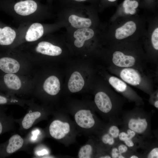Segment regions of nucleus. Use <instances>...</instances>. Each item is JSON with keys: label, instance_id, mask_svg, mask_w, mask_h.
<instances>
[{"label": "nucleus", "instance_id": "obj_1", "mask_svg": "<svg viewBox=\"0 0 158 158\" xmlns=\"http://www.w3.org/2000/svg\"><path fill=\"white\" fill-rule=\"evenodd\" d=\"M53 117L44 129L46 137L68 146L74 143L79 132L66 112L54 111Z\"/></svg>", "mask_w": 158, "mask_h": 158}, {"label": "nucleus", "instance_id": "obj_2", "mask_svg": "<svg viewBox=\"0 0 158 158\" xmlns=\"http://www.w3.org/2000/svg\"><path fill=\"white\" fill-rule=\"evenodd\" d=\"M0 4V11L11 17L20 24L39 22L42 16L38 0H7Z\"/></svg>", "mask_w": 158, "mask_h": 158}, {"label": "nucleus", "instance_id": "obj_3", "mask_svg": "<svg viewBox=\"0 0 158 158\" xmlns=\"http://www.w3.org/2000/svg\"><path fill=\"white\" fill-rule=\"evenodd\" d=\"M66 112L72 116L73 121L79 133L89 137L95 134L104 126L92 109L78 107L69 109Z\"/></svg>", "mask_w": 158, "mask_h": 158}, {"label": "nucleus", "instance_id": "obj_4", "mask_svg": "<svg viewBox=\"0 0 158 158\" xmlns=\"http://www.w3.org/2000/svg\"><path fill=\"white\" fill-rule=\"evenodd\" d=\"M27 105L29 107L25 115L20 118L15 119V122L19 126V131L21 133H26L40 121L47 120L54 111L50 107L37 105L32 101Z\"/></svg>", "mask_w": 158, "mask_h": 158}, {"label": "nucleus", "instance_id": "obj_5", "mask_svg": "<svg viewBox=\"0 0 158 158\" xmlns=\"http://www.w3.org/2000/svg\"><path fill=\"white\" fill-rule=\"evenodd\" d=\"M24 57L13 50L0 53V70L5 73L17 74L21 69V60Z\"/></svg>", "mask_w": 158, "mask_h": 158}, {"label": "nucleus", "instance_id": "obj_6", "mask_svg": "<svg viewBox=\"0 0 158 158\" xmlns=\"http://www.w3.org/2000/svg\"><path fill=\"white\" fill-rule=\"evenodd\" d=\"M3 81L8 94H32V89L25 87V81L18 74L5 73Z\"/></svg>", "mask_w": 158, "mask_h": 158}, {"label": "nucleus", "instance_id": "obj_7", "mask_svg": "<svg viewBox=\"0 0 158 158\" xmlns=\"http://www.w3.org/2000/svg\"><path fill=\"white\" fill-rule=\"evenodd\" d=\"M18 28L0 20V51L3 52L12 50L17 38Z\"/></svg>", "mask_w": 158, "mask_h": 158}, {"label": "nucleus", "instance_id": "obj_8", "mask_svg": "<svg viewBox=\"0 0 158 158\" xmlns=\"http://www.w3.org/2000/svg\"><path fill=\"white\" fill-rule=\"evenodd\" d=\"M25 148L24 138L15 133L5 142L0 144V158L8 157L20 151H25Z\"/></svg>", "mask_w": 158, "mask_h": 158}, {"label": "nucleus", "instance_id": "obj_9", "mask_svg": "<svg viewBox=\"0 0 158 158\" xmlns=\"http://www.w3.org/2000/svg\"><path fill=\"white\" fill-rule=\"evenodd\" d=\"M94 101L98 112L104 117H109L112 113L113 105L109 96L105 92H99L95 95Z\"/></svg>", "mask_w": 158, "mask_h": 158}, {"label": "nucleus", "instance_id": "obj_10", "mask_svg": "<svg viewBox=\"0 0 158 158\" xmlns=\"http://www.w3.org/2000/svg\"><path fill=\"white\" fill-rule=\"evenodd\" d=\"M45 137L44 129L35 127L30 129L24 138L25 143V151L29 153H31L32 148L41 143Z\"/></svg>", "mask_w": 158, "mask_h": 158}, {"label": "nucleus", "instance_id": "obj_11", "mask_svg": "<svg viewBox=\"0 0 158 158\" xmlns=\"http://www.w3.org/2000/svg\"><path fill=\"white\" fill-rule=\"evenodd\" d=\"M127 125L129 129L136 133L142 134L147 130L149 122L147 117L142 115H135L129 117L127 121Z\"/></svg>", "mask_w": 158, "mask_h": 158}, {"label": "nucleus", "instance_id": "obj_12", "mask_svg": "<svg viewBox=\"0 0 158 158\" xmlns=\"http://www.w3.org/2000/svg\"><path fill=\"white\" fill-rule=\"evenodd\" d=\"M6 109L4 106H0V135L15 129V119L7 114Z\"/></svg>", "mask_w": 158, "mask_h": 158}, {"label": "nucleus", "instance_id": "obj_13", "mask_svg": "<svg viewBox=\"0 0 158 158\" xmlns=\"http://www.w3.org/2000/svg\"><path fill=\"white\" fill-rule=\"evenodd\" d=\"M86 143L80 148L78 154L79 158H90L96 157L98 147L95 139L92 136Z\"/></svg>", "mask_w": 158, "mask_h": 158}, {"label": "nucleus", "instance_id": "obj_14", "mask_svg": "<svg viewBox=\"0 0 158 158\" xmlns=\"http://www.w3.org/2000/svg\"><path fill=\"white\" fill-rule=\"evenodd\" d=\"M44 92L47 95L54 97L56 95L60 90L59 80L56 76L51 75L44 81L43 85Z\"/></svg>", "mask_w": 158, "mask_h": 158}, {"label": "nucleus", "instance_id": "obj_15", "mask_svg": "<svg viewBox=\"0 0 158 158\" xmlns=\"http://www.w3.org/2000/svg\"><path fill=\"white\" fill-rule=\"evenodd\" d=\"M112 61L116 66L121 67L132 66L135 62V59L134 57L126 55L119 51H116L113 53Z\"/></svg>", "mask_w": 158, "mask_h": 158}, {"label": "nucleus", "instance_id": "obj_16", "mask_svg": "<svg viewBox=\"0 0 158 158\" xmlns=\"http://www.w3.org/2000/svg\"><path fill=\"white\" fill-rule=\"evenodd\" d=\"M137 28L136 23L133 21H129L115 30V37L117 40L126 38L133 34Z\"/></svg>", "mask_w": 158, "mask_h": 158}, {"label": "nucleus", "instance_id": "obj_17", "mask_svg": "<svg viewBox=\"0 0 158 158\" xmlns=\"http://www.w3.org/2000/svg\"><path fill=\"white\" fill-rule=\"evenodd\" d=\"M94 35V31L89 28L79 29L75 31L73 34L76 39L74 44L77 47L80 48L83 46L85 41L92 38Z\"/></svg>", "mask_w": 158, "mask_h": 158}, {"label": "nucleus", "instance_id": "obj_18", "mask_svg": "<svg viewBox=\"0 0 158 158\" xmlns=\"http://www.w3.org/2000/svg\"><path fill=\"white\" fill-rule=\"evenodd\" d=\"M121 78L125 81L132 85H139L141 78L140 74L135 70L132 68H125L120 73Z\"/></svg>", "mask_w": 158, "mask_h": 158}, {"label": "nucleus", "instance_id": "obj_19", "mask_svg": "<svg viewBox=\"0 0 158 158\" xmlns=\"http://www.w3.org/2000/svg\"><path fill=\"white\" fill-rule=\"evenodd\" d=\"M84 85V81L81 74L78 72H74L71 75L68 83V87L71 92L80 91Z\"/></svg>", "mask_w": 158, "mask_h": 158}, {"label": "nucleus", "instance_id": "obj_20", "mask_svg": "<svg viewBox=\"0 0 158 158\" xmlns=\"http://www.w3.org/2000/svg\"><path fill=\"white\" fill-rule=\"evenodd\" d=\"M31 101L19 99L14 95L0 94V106L16 104L24 107L25 104L27 105Z\"/></svg>", "mask_w": 158, "mask_h": 158}, {"label": "nucleus", "instance_id": "obj_21", "mask_svg": "<svg viewBox=\"0 0 158 158\" xmlns=\"http://www.w3.org/2000/svg\"><path fill=\"white\" fill-rule=\"evenodd\" d=\"M68 20L72 26L78 29L88 28L92 24L90 19L80 17L75 15L70 16Z\"/></svg>", "mask_w": 158, "mask_h": 158}, {"label": "nucleus", "instance_id": "obj_22", "mask_svg": "<svg viewBox=\"0 0 158 158\" xmlns=\"http://www.w3.org/2000/svg\"><path fill=\"white\" fill-rule=\"evenodd\" d=\"M32 153L34 157H52L50 155V151L48 147L41 143L34 147Z\"/></svg>", "mask_w": 158, "mask_h": 158}, {"label": "nucleus", "instance_id": "obj_23", "mask_svg": "<svg viewBox=\"0 0 158 158\" xmlns=\"http://www.w3.org/2000/svg\"><path fill=\"white\" fill-rule=\"evenodd\" d=\"M110 84L117 91L120 92L125 91L126 88V84L118 78L112 76L109 79Z\"/></svg>", "mask_w": 158, "mask_h": 158}, {"label": "nucleus", "instance_id": "obj_24", "mask_svg": "<svg viewBox=\"0 0 158 158\" xmlns=\"http://www.w3.org/2000/svg\"><path fill=\"white\" fill-rule=\"evenodd\" d=\"M138 6V3L135 0H125L123 3L124 11L126 14H129L130 10L133 8L136 9Z\"/></svg>", "mask_w": 158, "mask_h": 158}, {"label": "nucleus", "instance_id": "obj_25", "mask_svg": "<svg viewBox=\"0 0 158 158\" xmlns=\"http://www.w3.org/2000/svg\"><path fill=\"white\" fill-rule=\"evenodd\" d=\"M103 128L114 139L118 138L120 130L117 126L113 125L107 127V126L104 125Z\"/></svg>", "mask_w": 158, "mask_h": 158}, {"label": "nucleus", "instance_id": "obj_26", "mask_svg": "<svg viewBox=\"0 0 158 158\" xmlns=\"http://www.w3.org/2000/svg\"><path fill=\"white\" fill-rule=\"evenodd\" d=\"M152 46L156 50H158V28H156L153 31L151 37Z\"/></svg>", "mask_w": 158, "mask_h": 158}, {"label": "nucleus", "instance_id": "obj_27", "mask_svg": "<svg viewBox=\"0 0 158 158\" xmlns=\"http://www.w3.org/2000/svg\"><path fill=\"white\" fill-rule=\"evenodd\" d=\"M148 158H158V148L155 147L152 149L148 153L147 155Z\"/></svg>", "mask_w": 158, "mask_h": 158}, {"label": "nucleus", "instance_id": "obj_28", "mask_svg": "<svg viewBox=\"0 0 158 158\" xmlns=\"http://www.w3.org/2000/svg\"><path fill=\"white\" fill-rule=\"evenodd\" d=\"M118 138L120 140L123 142L128 139H132L129 138L127 133L124 131L121 132L119 133Z\"/></svg>", "mask_w": 158, "mask_h": 158}, {"label": "nucleus", "instance_id": "obj_29", "mask_svg": "<svg viewBox=\"0 0 158 158\" xmlns=\"http://www.w3.org/2000/svg\"><path fill=\"white\" fill-rule=\"evenodd\" d=\"M117 148L120 154H122L126 152L128 150V147L125 145L123 144L120 145Z\"/></svg>", "mask_w": 158, "mask_h": 158}, {"label": "nucleus", "instance_id": "obj_30", "mask_svg": "<svg viewBox=\"0 0 158 158\" xmlns=\"http://www.w3.org/2000/svg\"><path fill=\"white\" fill-rule=\"evenodd\" d=\"M110 156L111 158H118V156L120 154L118 152L117 147H114L112 148L110 153Z\"/></svg>", "mask_w": 158, "mask_h": 158}, {"label": "nucleus", "instance_id": "obj_31", "mask_svg": "<svg viewBox=\"0 0 158 158\" xmlns=\"http://www.w3.org/2000/svg\"><path fill=\"white\" fill-rule=\"evenodd\" d=\"M125 145L128 147H134V144L132 139H129L126 140L124 141Z\"/></svg>", "mask_w": 158, "mask_h": 158}, {"label": "nucleus", "instance_id": "obj_32", "mask_svg": "<svg viewBox=\"0 0 158 158\" xmlns=\"http://www.w3.org/2000/svg\"><path fill=\"white\" fill-rule=\"evenodd\" d=\"M127 133L129 138L132 139L134 138L136 135V133L134 131L129 129L127 130Z\"/></svg>", "mask_w": 158, "mask_h": 158}, {"label": "nucleus", "instance_id": "obj_33", "mask_svg": "<svg viewBox=\"0 0 158 158\" xmlns=\"http://www.w3.org/2000/svg\"><path fill=\"white\" fill-rule=\"evenodd\" d=\"M154 106L157 108H158V101L156 100L154 103Z\"/></svg>", "mask_w": 158, "mask_h": 158}, {"label": "nucleus", "instance_id": "obj_34", "mask_svg": "<svg viewBox=\"0 0 158 158\" xmlns=\"http://www.w3.org/2000/svg\"><path fill=\"white\" fill-rule=\"evenodd\" d=\"M130 158H138V157L135 155H132L131 156H130Z\"/></svg>", "mask_w": 158, "mask_h": 158}, {"label": "nucleus", "instance_id": "obj_35", "mask_svg": "<svg viewBox=\"0 0 158 158\" xmlns=\"http://www.w3.org/2000/svg\"><path fill=\"white\" fill-rule=\"evenodd\" d=\"M75 1H78V2H82L85 1H86L87 0H74Z\"/></svg>", "mask_w": 158, "mask_h": 158}, {"label": "nucleus", "instance_id": "obj_36", "mask_svg": "<svg viewBox=\"0 0 158 158\" xmlns=\"http://www.w3.org/2000/svg\"><path fill=\"white\" fill-rule=\"evenodd\" d=\"M109 1H111V2H114L115 1H116V0H107Z\"/></svg>", "mask_w": 158, "mask_h": 158}]
</instances>
